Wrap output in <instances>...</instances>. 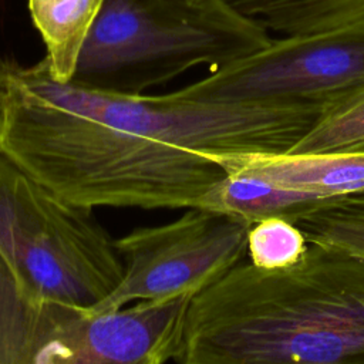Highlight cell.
<instances>
[{"instance_id":"cell-14","label":"cell","mask_w":364,"mask_h":364,"mask_svg":"<svg viewBox=\"0 0 364 364\" xmlns=\"http://www.w3.org/2000/svg\"><path fill=\"white\" fill-rule=\"evenodd\" d=\"M301 229L284 218H267L247 232L249 262L263 270H286L297 264L309 249Z\"/></svg>"},{"instance_id":"cell-9","label":"cell","mask_w":364,"mask_h":364,"mask_svg":"<svg viewBox=\"0 0 364 364\" xmlns=\"http://www.w3.org/2000/svg\"><path fill=\"white\" fill-rule=\"evenodd\" d=\"M225 176L206 193L199 208L237 218L253 225L267 218L296 222L323 205L301 193L279 188L264 178L233 164H223Z\"/></svg>"},{"instance_id":"cell-12","label":"cell","mask_w":364,"mask_h":364,"mask_svg":"<svg viewBox=\"0 0 364 364\" xmlns=\"http://www.w3.org/2000/svg\"><path fill=\"white\" fill-rule=\"evenodd\" d=\"M294 223L309 243L364 256V193L326 202Z\"/></svg>"},{"instance_id":"cell-5","label":"cell","mask_w":364,"mask_h":364,"mask_svg":"<svg viewBox=\"0 0 364 364\" xmlns=\"http://www.w3.org/2000/svg\"><path fill=\"white\" fill-rule=\"evenodd\" d=\"M0 257L27 290L87 309L109 296L124 273L91 210L57 196L1 146Z\"/></svg>"},{"instance_id":"cell-11","label":"cell","mask_w":364,"mask_h":364,"mask_svg":"<svg viewBox=\"0 0 364 364\" xmlns=\"http://www.w3.org/2000/svg\"><path fill=\"white\" fill-rule=\"evenodd\" d=\"M269 33L299 36L364 27V0H226Z\"/></svg>"},{"instance_id":"cell-7","label":"cell","mask_w":364,"mask_h":364,"mask_svg":"<svg viewBox=\"0 0 364 364\" xmlns=\"http://www.w3.org/2000/svg\"><path fill=\"white\" fill-rule=\"evenodd\" d=\"M203 80L226 100L330 104L364 88V27L272 38Z\"/></svg>"},{"instance_id":"cell-8","label":"cell","mask_w":364,"mask_h":364,"mask_svg":"<svg viewBox=\"0 0 364 364\" xmlns=\"http://www.w3.org/2000/svg\"><path fill=\"white\" fill-rule=\"evenodd\" d=\"M320 203L364 193V149L323 154H247L216 159Z\"/></svg>"},{"instance_id":"cell-2","label":"cell","mask_w":364,"mask_h":364,"mask_svg":"<svg viewBox=\"0 0 364 364\" xmlns=\"http://www.w3.org/2000/svg\"><path fill=\"white\" fill-rule=\"evenodd\" d=\"M179 364H364V256L310 243L286 270L240 262L191 299Z\"/></svg>"},{"instance_id":"cell-4","label":"cell","mask_w":364,"mask_h":364,"mask_svg":"<svg viewBox=\"0 0 364 364\" xmlns=\"http://www.w3.org/2000/svg\"><path fill=\"white\" fill-rule=\"evenodd\" d=\"M192 297L95 311L27 290L0 257V364H165Z\"/></svg>"},{"instance_id":"cell-10","label":"cell","mask_w":364,"mask_h":364,"mask_svg":"<svg viewBox=\"0 0 364 364\" xmlns=\"http://www.w3.org/2000/svg\"><path fill=\"white\" fill-rule=\"evenodd\" d=\"M105 0H27L28 11L46 46L51 75L71 81L82 46Z\"/></svg>"},{"instance_id":"cell-6","label":"cell","mask_w":364,"mask_h":364,"mask_svg":"<svg viewBox=\"0 0 364 364\" xmlns=\"http://www.w3.org/2000/svg\"><path fill=\"white\" fill-rule=\"evenodd\" d=\"M249 228L237 218L189 208L169 223L134 229L114 240L124 264L122 279L92 310L198 294L243 260Z\"/></svg>"},{"instance_id":"cell-1","label":"cell","mask_w":364,"mask_h":364,"mask_svg":"<svg viewBox=\"0 0 364 364\" xmlns=\"http://www.w3.org/2000/svg\"><path fill=\"white\" fill-rule=\"evenodd\" d=\"M326 102H256L195 81L169 94H118L57 81L46 63L0 58V146L84 209L199 208L223 156L286 154Z\"/></svg>"},{"instance_id":"cell-13","label":"cell","mask_w":364,"mask_h":364,"mask_svg":"<svg viewBox=\"0 0 364 364\" xmlns=\"http://www.w3.org/2000/svg\"><path fill=\"white\" fill-rule=\"evenodd\" d=\"M364 149V88L328 104L316 125L291 154L348 152Z\"/></svg>"},{"instance_id":"cell-3","label":"cell","mask_w":364,"mask_h":364,"mask_svg":"<svg viewBox=\"0 0 364 364\" xmlns=\"http://www.w3.org/2000/svg\"><path fill=\"white\" fill-rule=\"evenodd\" d=\"M272 38L226 0H105L71 81L144 94L198 65L222 68Z\"/></svg>"}]
</instances>
